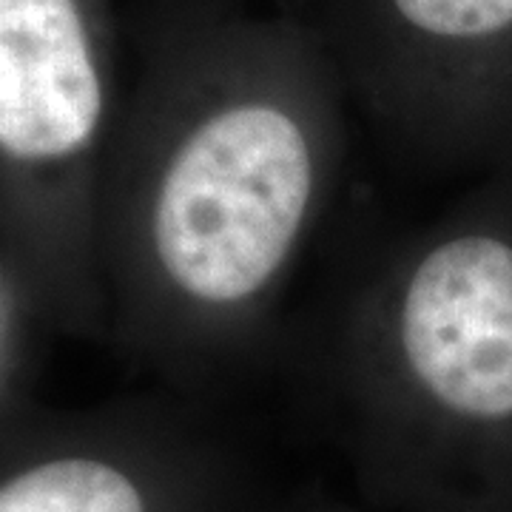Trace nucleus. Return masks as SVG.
I'll list each match as a JSON object with an SVG mask.
<instances>
[{"mask_svg":"<svg viewBox=\"0 0 512 512\" xmlns=\"http://www.w3.org/2000/svg\"><path fill=\"white\" fill-rule=\"evenodd\" d=\"M350 194L285 322L271 376L370 450L419 458L512 424V234L461 211L393 222Z\"/></svg>","mask_w":512,"mask_h":512,"instance_id":"f03ea898","label":"nucleus"},{"mask_svg":"<svg viewBox=\"0 0 512 512\" xmlns=\"http://www.w3.org/2000/svg\"><path fill=\"white\" fill-rule=\"evenodd\" d=\"M128 46L97 200L109 342L154 387L208 402L271 376L359 126L328 52L282 12Z\"/></svg>","mask_w":512,"mask_h":512,"instance_id":"f257e3e1","label":"nucleus"},{"mask_svg":"<svg viewBox=\"0 0 512 512\" xmlns=\"http://www.w3.org/2000/svg\"><path fill=\"white\" fill-rule=\"evenodd\" d=\"M0 512H157V501L120 450L66 444L0 478Z\"/></svg>","mask_w":512,"mask_h":512,"instance_id":"39448f33","label":"nucleus"},{"mask_svg":"<svg viewBox=\"0 0 512 512\" xmlns=\"http://www.w3.org/2000/svg\"><path fill=\"white\" fill-rule=\"evenodd\" d=\"M328 52L356 126L402 174L464 157L495 117L512 0H279Z\"/></svg>","mask_w":512,"mask_h":512,"instance_id":"20e7f679","label":"nucleus"},{"mask_svg":"<svg viewBox=\"0 0 512 512\" xmlns=\"http://www.w3.org/2000/svg\"><path fill=\"white\" fill-rule=\"evenodd\" d=\"M123 40V0H0V248L43 330L94 342H109L97 200Z\"/></svg>","mask_w":512,"mask_h":512,"instance_id":"7ed1b4c3","label":"nucleus"},{"mask_svg":"<svg viewBox=\"0 0 512 512\" xmlns=\"http://www.w3.org/2000/svg\"><path fill=\"white\" fill-rule=\"evenodd\" d=\"M43 325L20 288L18 276L0 248V413H6L20 387H26V373L32 362V333Z\"/></svg>","mask_w":512,"mask_h":512,"instance_id":"423d86ee","label":"nucleus"},{"mask_svg":"<svg viewBox=\"0 0 512 512\" xmlns=\"http://www.w3.org/2000/svg\"><path fill=\"white\" fill-rule=\"evenodd\" d=\"M251 12V0H123L126 37L191 29Z\"/></svg>","mask_w":512,"mask_h":512,"instance_id":"0eeeda50","label":"nucleus"}]
</instances>
